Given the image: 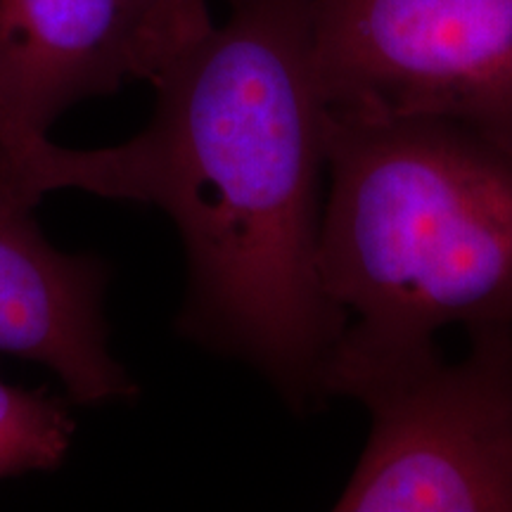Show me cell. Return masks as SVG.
<instances>
[{
  "mask_svg": "<svg viewBox=\"0 0 512 512\" xmlns=\"http://www.w3.org/2000/svg\"><path fill=\"white\" fill-rule=\"evenodd\" d=\"M228 5L152 81L155 112L136 138L95 150L46 138L0 159V204L36 209L72 188L162 209L188 264L178 332L247 363L304 413L325 399L349 323L318 271L328 105L309 0Z\"/></svg>",
  "mask_w": 512,
  "mask_h": 512,
  "instance_id": "6da1fadb",
  "label": "cell"
},
{
  "mask_svg": "<svg viewBox=\"0 0 512 512\" xmlns=\"http://www.w3.org/2000/svg\"><path fill=\"white\" fill-rule=\"evenodd\" d=\"M318 271L339 342L406 349L512 325V155L434 117L328 110Z\"/></svg>",
  "mask_w": 512,
  "mask_h": 512,
  "instance_id": "7a4b0ae2",
  "label": "cell"
},
{
  "mask_svg": "<svg viewBox=\"0 0 512 512\" xmlns=\"http://www.w3.org/2000/svg\"><path fill=\"white\" fill-rule=\"evenodd\" d=\"M456 363L437 344L337 342L323 394L366 408L370 432L342 512H512V325L467 330Z\"/></svg>",
  "mask_w": 512,
  "mask_h": 512,
  "instance_id": "3957f363",
  "label": "cell"
},
{
  "mask_svg": "<svg viewBox=\"0 0 512 512\" xmlns=\"http://www.w3.org/2000/svg\"><path fill=\"white\" fill-rule=\"evenodd\" d=\"M332 112L456 121L512 155V0H309Z\"/></svg>",
  "mask_w": 512,
  "mask_h": 512,
  "instance_id": "277c9868",
  "label": "cell"
},
{
  "mask_svg": "<svg viewBox=\"0 0 512 512\" xmlns=\"http://www.w3.org/2000/svg\"><path fill=\"white\" fill-rule=\"evenodd\" d=\"M107 283L105 261L60 252L38 228L34 209L0 204V354L53 370L76 406L138 394L110 351Z\"/></svg>",
  "mask_w": 512,
  "mask_h": 512,
  "instance_id": "5b68a950",
  "label": "cell"
},
{
  "mask_svg": "<svg viewBox=\"0 0 512 512\" xmlns=\"http://www.w3.org/2000/svg\"><path fill=\"white\" fill-rule=\"evenodd\" d=\"M133 79L126 0H0V159Z\"/></svg>",
  "mask_w": 512,
  "mask_h": 512,
  "instance_id": "8992f818",
  "label": "cell"
},
{
  "mask_svg": "<svg viewBox=\"0 0 512 512\" xmlns=\"http://www.w3.org/2000/svg\"><path fill=\"white\" fill-rule=\"evenodd\" d=\"M74 427L60 396L0 382V479L57 470Z\"/></svg>",
  "mask_w": 512,
  "mask_h": 512,
  "instance_id": "52a82bcc",
  "label": "cell"
},
{
  "mask_svg": "<svg viewBox=\"0 0 512 512\" xmlns=\"http://www.w3.org/2000/svg\"><path fill=\"white\" fill-rule=\"evenodd\" d=\"M126 15L133 79L150 83L214 27L209 0H126Z\"/></svg>",
  "mask_w": 512,
  "mask_h": 512,
  "instance_id": "ba28073f",
  "label": "cell"
}]
</instances>
